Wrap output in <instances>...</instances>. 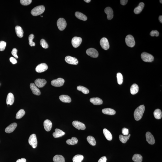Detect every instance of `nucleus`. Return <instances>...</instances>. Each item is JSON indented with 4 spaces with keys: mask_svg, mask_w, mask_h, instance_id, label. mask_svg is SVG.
<instances>
[{
    "mask_svg": "<svg viewBox=\"0 0 162 162\" xmlns=\"http://www.w3.org/2000/svg\"><path fill=\"white\" fill-rule=\"evenodd\" d=\"M40 44L41 46L44 49H47L49 47V45L45 39H42L40 41Z\"/></svg>",
    "mask_w": 162,
    "mask_h": 162,
    "instance_id": "a19ab883",
    "label": "nucleus"
},
{
    "mask_svg": "<svg viewBox=\"0 0 162 162\" xmlns=\"http://www.w3.org/2000/svg\"><path fill=\"white\" fill-rule=\"evenodd\" d=\"M34 38V36L33 34H31L29 37V44L31 46H35V43L33 41V40Z\"/></svg>",
    "mask_w": 162,
    "mask_h": 162,
    "instance_id": "58836bf2",
    "label": "nucleus"
},
{
    "mask_svg": "<svg viewBox=\"0 0 162 162\" xmlns=\"http://www.w3.org/2000/svg\"><path fill=\"white\" fill-rule=\"evenodd\" d=\"M141 57L142 60L145 62H152L154 59V57L150 53L145 52H143L141 53Z\"/></svg>",
    "mask_w": 162,
    "mask_h": 162,
    "instance_id": "7ed1b4c3",
    "label": "nucleus"
},
{
    "mask_svg": "<svg viewBox=\"0 0 162 162\" xmlns=\"http://www.w3.org/2000/svg\"><path fill=\"white\" fill-rule=\"evenodd\" d=\"M130 136V134L128 135L127 136H124L123 135H120L119 136V139L122 143L125 144L129 139Z\"/></svg>",
    "mask_w": 162,
    "mask_h": 162,
    "instance_id": "f704fd0d",
    "label": "nucleus"
},
{
    "mask_svg": "<svg viewBox=\"0 0 162 162\" xmlns=\"http://www.w3.org/2000/svg\"><path fill=\"white\" fill-rule=\"evenodd\" d=\"M128 2V0H120V3L122 5L124 6Z\"/></svg>",
    "mask_w": 162,
    "mask_h": 162,
    "instance_id": "8fccbe9b",
    "label": "nucleus"
},
{
    "mask_svg": "<svg viewBox=\"0 0 162 162\" xmlns=\"http://www.w3.org/2000/svg\"><path fill=\"white\" fill-rule=\"evenodd\" d=\"M30 87L33 94L37 96H39L41 94L40 91L35 84L32 83L30 84Z\"/></svg>",
    "mask_w": 162,
    "mask_h": 162,
    "instance_id": "dca6fc26",
    "label": "nucleus"
},
{
    "mask_svg": "<svg viewBox=\"0 0 162 162\" xmlns=\"http://www.w3.org/2000/svg\"><path fill=\"white\" fill-rule=\"evenodd\" d=\"M6 43L3 41H0V51H3L5 50L6 46Z\"/></svg>",
    "mask_w": 162,
    "mask_h": 162,
    "instance_id": "79ce46f5",
    "label": "nucleus"
},
{
    "mask_svg": "<svg viewBox=\"0 0 162 162\" xmlns=\"http://www.w3.org/2000/svg\"><path fill=\"white\" fill-rule=\"evenodd\" d=\"M153 114L155 118L157 119H160L162 118V113L160 109H156L154 112Z\"/></svg>",
    "mask_w": 162,
    "mask_h": 162,
    "instance_id": "2f4dec72",
    "label": "nucleus"
},
{
    "mask_svg": "<svg viewBox=\"0 0 162 162\" xmlns=\"http://www.w3.org/2000/svg\"><path fill=\"white\" fill-rule=\"evenodd\" d=\"M87 140L88 142L91 145L93 146L96 145V140L93 137L91 136H88L87 138Z\"/></svg>",
    "mask_w": 162,
    "mask_h": 162,
    "instance_id": "c9c22d12",
    "label": "nucleus"
},
{
    "mask_svg": "<svg viewBox=\"0 0 162 162\" xmlns=\"http://www.w3.org/2000/svg\"><path fill=\"white\" fill-rule=\"evenodd\" d=\"M139 87L137 84H134L131 86L130 88V92L131 94L135 95L138 92Z\"/></svg>",
    "mask_w": 162,
    "mask_h": 162,
    "instance_id": "bb28decb",
    "label": "nucleus"
},
{
    "mask_svg": "<svg viewBox=\"0 0 162 162\" xmlns=\"http://www.w3.org/2000/svg\"><path fill=\"white\" fill-rule=\"evenodd\" d=\"M132 160L135 162H142L143 160V157L139 154H136L134 155L132 157Z\"/></svg>",
    "mask_w": 162,
    "mask_h": 162,
    "instance_id": "7c9ffc66",
    "label": "nucleus"
},
{
    "mask_svg": "<svg viewBox=\"0 0 162 162\" xmlns=\"http://www.w3.org/2000/svg\"><path fill=\"white\" fill-rule=\"evenodd\" d=\"M84 1L87 2V3H89V2H90L91 0H84Z\"/></svg>",
    "mask_w": 162,
    "mask_h": 162,
    "instance_id": "864d4df0",
    "label": "nucleus"
},
{
    "mask_svg": "<svg viewBox=\"0 0 162 162\" xmlns=\"http://www.w3.org/2000/svg\"><path fill=\"white\" fill-rule=\"evenodd\" d=\"M17 49H15V48L13 49L12 50V54L16 59L18 58V56H17Z\"/></svg>",
    "mask_w": 162,
    "mask_h": 162,
    "instance_id": "49530a36",
    "label": "nucleus"
},
{
    "mask_svg": "<svg viewBox=\"0 0 162 162\" xmlns=\"http://www.w3.org/2000/svg\"><path fill=\"white\" fill-rule=\"evenodd\" d=\"M65 61L68 63L72 65H77L78 61L77 58L70 56H66L65 57Z\"/></svg>",
    "mask_w": 162,
    "mask_h": 162,
    "instance_id": "9b49d317",
    "label": "nucleus"
},
{
    "mask_svg": "<svg viewBox=\"0 0 162 162\" xmlns=\"http://www.w3.org/2000/svg\"><path fill=\"white\" fill-rule=\"evenodd\" d=\"M75 16L78 19L83 21H86L87 20V17L83 13L79 12H76L75 13Z\"/></svg>",
    "mask_w": 162,
    "mask_h": 162,
    "instance_id": "cd10ccee",
    "label": "nucleus"
},
{
    "mask_svg": "<svg viewBox=\"0 0 162 162\" xmlns=\"http://www.w3.org/2000/svg\"><path fill=\"white\" fill-rule=\"evenodd\" d=\"M122 133L124 136H128V134H129V130L127 128H123Z\"/></svg>",
    "mask_w": 162,
    "mask_h": 162,
    "instance_id": "a18cd8bd",
    "label": "nucleus"
},
{
    "mask_svg": "<svg viewBox=\"0 0 162 162\" xmlns=\"http://www.w3.org/2000/svg\"><path fill=\"white\" fill-rule=\"evenodd\" d=\"M41 17H43V16H41Z\"/></svg>",
    "mask_w": 162,
    "mask_h": 162,
    "instance_id": "6e6d98bb",
    "label": "nucleus"
},
{
    "mask_svg": "<svg viewBox=\"0 0 162 162\" xmlns=\"http://www.w3.org/2000/svg\"><path fill=\"white\" fill-rule=\"evenodd\" d=\"M17 124L16 123H12L9 125V126L7 127L5 129V132L6 133H10L13 132L17 127Z\"/></svg>",
    "mask_w": 162,
    "mask_h": 162,
    "instance_id": "a211bd4d",
    "label": "nucleus"
},
{
    "mask_svg": "<svg viewBox=\"0 0 162 162\" xmlns=\"http://www.w3.org/2000/svg\"><path fill=\"white\" fill-rule=\"evenodd\" d=\"M72 124L78 130L81 129L84 130L86 128L85 125L84 124L81 122L77 121H74L73 122Z\"/></svg>",
    "mask_w": 162,
    "mask_h": 162,
    "instance_id": "ddd939ff",
    "label": "nucleus"
},
{
    "mask_svg": "<svg viewBox=\"0 0 162 162\" xmlns=\"http://www.w3.org/2000/svg\"><path fill=\"white\" fill-rule=\"evenodd\" d=\"M52 126L51 122L49 120H46L44 121V128L47 132H49L51 129Z\"/></svg>",
    "mask_w": 162,
    "mask_h": 162,
    "instance_id": "6ab92c4d",
    "label": "nucleus"
},
{
    "mask_svg": "<svg viewBox=\"0 0 162 162\" xmlns=\"http://www.w3.org/2000/svg\"><path fill=\"white\" fill-rule=\"evenodd\" d=\"M144 6V4L143 2H140L139 5L134 10V12L136 14H138L141 12Z\"/></svg>",
    "mask_w": 162,
    "mask_h": 162,
    "instance_id": "b1692460",
    "label": "nucleus"
},
{
    "mask_svg": "<svg viewBox=\"0 0 162 162\" xmlns=\"http://www.w3.org/2000/svg\"><path fill=\"white\" fill-rule=\"evenodd\" d=\"M150 35L151 37H153L155 36V37H158L159 36V33L157 30H153L151 32Z\"/></svg>",
    "mask_w": 162,
    "mask_h": 162,
    "instance_id": "c03bdc74",
    "label": "nucleus"
},
{
    "mask_svg": "<svg viewBox=\"0 0 162 162\" xmlns=\"http://www.w3.org/2000/svg\"><path fill=\"white\" fill-rule=\"evenodd\" d=\"M90 101L95 105H101L103 103V101L101 99L98 97L91 98Z\"/></svg>",
    "mask_w": 162,
    "mask_h": 162,
    "instance_id": "4be33fe9",
    "label": "nucleus"
},
{
    "mask_svg": "<svg viewBox=\"0 0 162 162\" xmlns=\"http://www.w3.org/2000/svg\"><path fill=\"white\" fill-rule=\"evenodd\" d=\"M125 41L126 45L130 47H133L136 44L134 37L130 35H128L126 36L125 38Z\"/></svg>",
    "mask_w": 162,
    "mask_h": 162,
    "instance_id": "20e7f679",
    "label": "nucleus"
},
{
    "mask_svg": "<svg viewBox=\"0 0 162 162\" xmlns=\"http://www.w3.org/2000/svg\"><path fill=\"white\" fill-rule=\"evenodd\" d=\"M35 84L38 88L43 87L47 83V81L45 79H37L35 81Z\"/></svg>",
    "mask_w": 162,
    "mask_h": 162,
    "instance_id": "4468645a",
    "label": "nucleus"
},
{
    "mask_svg": "<svg viewBox=\"0 0 162 162\" xmlns=\"http://www.w3.org/2000/svg\"><path fill=\"white\" fill-rule=\"evenodd\" d=\"M57 26L60 30L63 31L65 29L67 26L66 21L63 18H59L57 22Z\"/></svg>",
    "mask_w": 162,
    "mask_h": 162,
    "instance_id": "423d86ee",
    "label": "nucleus"
},
{
    "mask_svg": "<svg viewBox=\"0 0 162 162\" xmlns=\"http://www.w3.org/2000/svg\"><path fill=\"white\" fill-rule=\"evenodd\" d=\"M77 89L78 90L81 91L84 94H87L89 93V90L85 87L79 86L77 87Z\"/></svg>",
    "mask_w": 162,
    "mask_h": 162,
    "instance_id": "e433bc0d",
    "label": "nucleus"
},
{
    "mask_svg": "<svg viewBox=\"0 0 162 162\" xmlns=\"http://www.w3.org/2000/svg\"><path fill=\"white\" fill-rule=\"evenodd\" d=\"M145 109V106L143 105L140 106L136 108L134 113V117L135 120L139 121L142 118Z\"/></svg>",
    "mask_w": 162,
    "mask_h": 162,
    "instance_id": "f257e3e1",
    "label": "nucleus"
},
{
    "mask_svg": "<svg viewBox=\"0 0 162 162\" xmlns=\"http://www.w3.org/2000/svg\"><path fill=\"white\" fill-rule=\"evenodd\" d=\"M84 157L82 155H77L74 157L73 158V162H81L83 160Z\"/></svg>",
    "mask_w": 162,
    "mask_h": 162,
    "instance_id": "72a5a7b5",
    "label": "nucleus"
},
{
    "mask_svg": "<svg viewBox=\"0 0 162 162\" xmlns=\"http://www.w3.org/2000/svg\"><path fill=\"white\" fill-rule=\"evenodd\" d=\"M26 160L25 158H21V159H18L16 162H26Z\"/></svg>",
    "mask_w": 162,
    "mask_h": 162,
    "instance_id": "3c124183",
    "label": "nucleus"
},
{
    "mask_svg": "<svg viewBox=\"0 0 162 162\" xmlns=\"http://www.w3.org/2000/svg\"><path fill=\"white\" fill-rule=\"evenodd\" d=\"M82 39L81 37H75L72 39V43L74 47L77 48L80 46L82 42Z\"/></svg>",
    "mask_w": 162,
    "mask_h": 162,
    "instance_id": "9d476101",
    "label": "nucleus"
},
{
    "mask_svg": "<svg viewBox=\"0 0 162 162\" xmlns=\"http://www.w3.org/2000/svg\"><path fill=\"white\" fill-rule=\"evenodd\" d=\"M104 134L106 138L108 140H111L112 139V134L106 128H104L103 130Z\"/></svg>",
    "mask_w": 162,
    "mask_h": 162,
    "instance_id": "c85d7f7f",
    "label": "nucleus"
},
{
    "mask_svg": "<svg viewBox=\"0 0 162 162\" xmlns=\"http://www.w3.org/2000/svg\"><path fill=\"white\" fill-rule=\"evenodd\" d=\"M78 140L77 138L73 137L71 139H68L66 141L67 144L69 145H74L77 144L78 142Z\"/></svg>",
    "mask_w": 162,
    "mask_h": 162,
    "instance_id": "473e14b6",
    "label": "nucleus"
},
{
    "mask_svg": "<svg viewBox=\"0 0 162 162\" xmlns=\"http://www.w3.org/2000/svg\"><path fill=\"white\" fill-rule=\"evenodd\" d=\"M160 2L161 3V4L162 3V0H160Z\"/></svg>",
    "mask_w": 162,
    "mask_h": 162,
    "instance_id": "5fc2aeb1",
    "label": "nucleus"
},
{
    "mask_svg": "<svg viewBox=\"0 0 162 162\" xmlns=\"http://www.w3.org/2000/svg\"><path fill=\"white\" fill-rule=\"evenodd\" d=\"M29 145L32 146L33 148H37L38 144L37 136L35 134H32L29 137L28 140Z\"/></svg>",
    "mask_w": 162,
    "mask_h": 162,
    "instance_id": "39448f33",
    "label": "nucleus"
},
{
    "mask_svg": "<svg viewBox=\"0 0 162 162\" xmlns=\"http://www.w3.org/2000/svg\"><path fill=\"white\" fill-rule=\"evenodd\" d=\"M65 133L62 130L58 128L55 129V132H53V135L55 138H58L61 137L65 135Z\"/></svg>",
    "mask_w": 162,
    "mask_h": 162,
    "instance_id": "412c9836",
    "label": "nucleus"
},
{
    "mask_svg": "<svg viewBox=\"0 0 162 162\" xmlns=\"http://www.w3.org/2000/svg\"><path fill=\"white\" fill-rule=\"evenodd\" d=\"M25 114V111L23 109H21L18 111L16 115V118L17 119H20L23 117Z\"/></svg>",
    "mask_w": 162,
    "mask_h": 162,
    "instance_id": "4c0bfd02",
    "label": "nucleus"
},
{
    "mask_svg": "<svg viewBox=\"0 0 162 162\" xmlns=\"http://www.w3.org/2000/svg\"><path fill=\"white\" fill-rule=\"evenodd\" d=\"M86 53L88 56L93 58H97L99 56L98 51L93 48H90L87 50Z\"/></svg>",
    "mask_w": 162,
    "mask_h": 162,
    "instance_id": "6e6552de",
    "label": "nucleus"
},
{
    "mask_svg": "<svg viewBox=\"0 0 162 162\" xmlns=\"http://www.w3.org/2000/svg\"><path fill=\"white\" fill-rule=\"evenodd\" d=\"M14 95L12 93H9L8 94L7 97L6 102L8 105H12L14 103Z\"/></svg>",
    "mask_w": 162,
    "mask_h": 162,
    "instance_id": "aec40b11",
    "label": "nucleus"
},
{
    "mask_svg": "<svg viewBox=\"0 0 162 162\" xmlns=\"http://www.w3.org/2000/svg\"><path fill=\"white\" fill-rule=\"evenodd\" d=\"M102 112L104 114L109 115H114L116 113L115 111L110 108H104L102 110Z\"/></svg>",
    "mask_w": 162,
    "mask_h": 162,
    "instance_id": "a878e982",
    "label": "nucleus"
},
{
    "mask_svg": "<svg viewBox=\"0 0 162 162\" xmlns=\"http://www.w3.org/2000/svg\"><path fill=\"white\" fill-rule=\"evenodd\" d=\"M104 12L107 15V18L108 20H111L113 17V11L112 8L107 7L104 9Z\"/></svg>",
    "mask_w": 162,
    "mask_h": 162,
    "instance_id": "f3484780",
    "label": "nucleus"
},
{
    "mask_svg": "<svg viewBox=\"0 0 162 162\" xmlns=\"http://www.w3.org/2000/svg\"><path fill=\"white\" fill-rule=\"evenodd\" d=\"M146 140L149 144L153 145L155 144V140L154 136L150 132H147L146 134Z\"/></svg>",
    "mask_w": 162,
    "mask_h": 162,
    "instance_id": "2eb2a0df",
    "label": "nucleus"
},
{
    "mask_svg": "<svg viewBox=\"0 0 162 162\" xmlns=\"http://www.w3.org/2000/svg\"><path fill=\"white\" fill-rule=\"evenodd\" d=\"M107 159L106 157L104 156L100 158L98 162H106Z\"/></svg>",
    "mask_w": 162,
    "mask_h": 162,
    "instance_id": "de8ad7c7",
    "label": "nucleus"
},
{
    "mask_svg": "<svg viewBox=\"0 0 162 162\" xmlns=\"http://www.w3.org/2000/svg\"><path fill=\"white\" fill-rule=\"evenodd\" d=\"M59 99L63 102L70 103L72 101L70 97L66 95H61L60 96Z\"/></svg>",
    "mask_w": 162,
    "mask_h": 162,
    "instance_id": "393cba45",
    "label": "nucleus"
},
{
    "mask_svg": "<svg viewBox=\"0 0 162 162\" xmlns=\"http://www.w3.org/2000/svg\"><path fill=\"white\" fill-rule=\"evenodd\" d=\"M159 20L161 23H162V16L160 15L159 17Z\"/></svg>",
    "mask_w": 162,
    "mask_h": 162,
    "instance_id": "603ef678",
    "label": "nucleus"
},
{
    "mask_svg": "<svg viewBox=\"0 0 162 162\" xmlns=\"http://www.w3.org/2000/svg\"><path fill=\"white\" fill-rule=\"evenodd\" d=\"M32 0H21L20 2L21 4L24 6H27L31 3Z\"/></svg>",
    "mask_w": 162,
    "mask_h": 162,
    "instance_id": "37998d69",
    "label": "nucleus"
},
{
    "mask_svg": "<svg viewBox=\"0 0 162 162\" xmlns=\"http://www.w3.org/2000/svg\"><path fill=\"white\" fill-rule=\"evenodd\" d=\"M100 44L102 48L104 50H107L109 49L110 45L109 42L106 38H103L100 41Z\"/></svg>",
    "mask_w": 162,
    "mask_h": 162,
    "instance_id": "1a4fd4ad",
    "label": "nucleus"
},
{
    "mask_svg": "<svg viewBox=\"0 0 162 162\" xmlns=\"http://www.w3.org/2000/svg\"><path fill=\"white\" fill-rule=\"evenodd\" d=\"M65 82V80L61 78H59L56 79L52 80L51 84L53 86L60 87L62 86Z\"/></svg>",
    "mask_w": 162,
    "mask_h": 162,
    "instance_id": "0eeeda50",
    "label": "nucleus"
},
{
    "mask_svg": "<svg viewBox=\"0 0 162 162\" xmlns=\"http://www.w3.org/2000/svg\"><path fill=\"white\" fill-rule=\"evenodd\" d=\"M53 161L54 162H65V158L61 155H56L53 157Z\"/></svg>",
    "mask_w": 162,
    "mask_h": 162,
    "instance_id": "c756f323",
    "label": "nucleus"
},
{
    "mask_svg": "<svg viewBox=\"0 0 162 162\" xmlns=\"http://www.w3.org/2000/svg\"><path fill=\"white\" fill-rule=\"evenodd\" d=\"M15 31L17 37L21 38L24 36V31L20 26H17L15 27Z\"/></svg>",
    "mask_w": 162,
    "mask_h": 162,
    "instance_id": "5701e85b",
    "label": "nucleus"
},
{
    "mask_svg": "<svg viewBox=\"0 0 162 162\" xmlns=\"http://www.w3.org/2000/svg\"><path fill=\"white\" fill-rule=\"evenodd\" d=\"M10 61L13 64H15L17 62V60L13 57H11L10 58Z\"/></svg>",
    "mask_w": 162,
    "mask_h": 162,
    "instance_id": "09e8293b",
    "label": "nucleus"
},
{
    "mask_svg": "<svg viewBox=\"0 0 162 162\" xmlns=\"http://www.w3.org/2000/svg\"><path fill=\"white\" fill-rule=\"evenodd\" d=\"M45 6L41 5L34 8L32 9L31 13L33 16H38L42 14L45 11Z\"/></svg>",
    "mask_w": 162,
    "mask_h": 162,
    "instance_id": "f03ea898",
    "label": "nucleus"
},
{
    "mask_svg": "<svg viewBox=\"0 0 162 162\" xmlns=\"http://www.w3.org/2000/svg\"><path fill=\"white\" fill-rule=\"evenodd\" d=\"M48 65L45 63H42L37 65L36 68V71L38 73H41L45 72L48 69Z\"/></svg>",
    "mask_w": 162,
    "mask_h": 162,
    "instance_id": "f8f14e48",
    "label": "nucleus"
},
{
    "mask_svg": "<svg viewBox=\"0 0 162 162\" xmlns=\"http://www.w3.org/2000/svg\"><path fill=\"white\" fill-rule=\"evenodd\" d=\"M117 82L120 85H121L123 82V78L122 75L121 73H118L117 74Z\"/></svg>",
    "mask_w": 162,
    "mask_h": 162,
    "instance_id": "ea45409f",
    "label": "nucleus"
}]
</instances>
